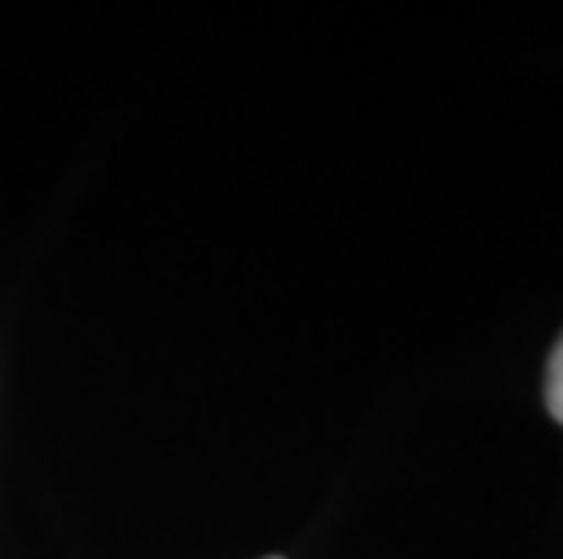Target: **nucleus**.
Returning a JSON list of instances; mask_svg holds the SVG:
<instances>
[{"label": "nucleus", "mask_w": 563, "mask_h": 559, "mask_svg": "<svg viewBox=\"0 0 563 559\" xmlns=\"http://www.w3.org/2000/svg\"><path fill=\"white\" fill-rule=\"evenodd\" d=\"M273 559H280V556H273Z\"/></svg>", "instance_id": "2"}, {"label": "nucleus", "mask_w": 563, "mask_h": 559, "mask_svg": "<svg viewBox=\"0 0 563 559\" xmlns=\"http://www.w3.org/2000/svg\"><path fill=\"white\" fill-rule=\"evenodd\" d=\"M545 407L563 425V335L553 345V353H549V367H545Z\"/></svg>", "instance_id": "1"}]
</instances>
